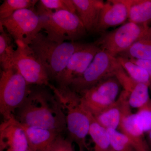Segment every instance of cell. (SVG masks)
<instances>
[{"label": "cell", "instance_id": "obj_1", "mask_svg": "<svg viewBox=\"0 0 151 151\" xmlns=\"http://www.w3.org/2000/svg\"><path fill=\"white\" fill-rule=\"evenodd\" d=\"M45 86L31 87L29 94L15 111L14 117L20 124L62 134L66 130L65 113L57 97Z\"/></svg>", "mask_w": 151, "mask_h": 151}, {"label": "cell", "instance_id": "obj_2", "mask_svg": "<svg viewBox=\"0 0 151 151\" xmlns=\"http://www.w3.org/2000/svg\"><path fill=\"white\" fill-rule=\"evenodd\" d=\"M49 88L59 100L64 111L68 139L78 148L89 150L86 138L89 134L92 113L84 106L80 95L69 87L58 88L51 84Z\"/></svg>", "mask_w": 151, "mask_h": 151}, {"label": "cell", "instance_id": "obj_3", "mask_svg": "<svg viewBox=\"0 0 151 151\" xmlns=\"http://www.w3.org/2000/svg\"><path fill=\"white\" fill-rule=\"evenodd\" d=\"M84 44L71 41L58 43L40 32L29 46L45 68L50 81H56L72 55Z\"/></svg>", "mask_w": 151, "mask_h": 151}, {"label": "cell", "instance_id": "obj_4", "mask_svg": "<svg viewBox=\"0 0 151 151\" xmlns=\"http://www.w3.org/2000/svg\"><path fill=\"white\" fill-rule=\"evenodd\" d=\"M42 28L51 40L62 43L76 42L87 34L83 23L76 13L62 10L39 16Z\"/></svg>", "mask_w": 151, "mask_h": 151}, {"label": "cell", "instance_id": "obj_5", "mask_svg": "<svg viewBox=\"0 0 151 151\" xmlns=\"http://www.w3.org/2000/svg\"><path fill=\"white\" fill-rule=\"evenodd\" d=\"M16 68L1 70L0 112L4 120L11 118L26 100L31 86Z\"/></svg>", "mask_w": 151, "mask_h": 151}, {"label": "cell", "instance_id": "obj_6", "mask_svg": "<svg viewBox=\"0 0 151 151\" xmlns=\"http://www.w3.org/2000/svg\"><path fill=\"white\" fill-rule=\"evenodd\" d=\"M151 38V27L129 22L112 31L103 34L94 42L100 49L116 57L139 41Z\"/></svg>", "mask_w": 151, "mask_h": 151}, {"label": "cell", "instance_id": "obj_7", "mask_svg": "<svg viewBox=\"0 0 151 151\" xmlns=\"http://www.w3.org/2000/svg\"><path fill=\"white\" fill-rule=\"evenodd\" d=\"M6 30L15 43L21 42L29 45L42 30L41 20L35 9H23L17 11L6 18L0 20Z\"/></svg>", "mask_w": 151, "mask_h": 151}, {"label": "cell", "instance_id": "obj_8", "mask_svg": "<svg viewBox=\"0 0 151 151\" xmlns=\"http://www.w3.org/2000/svg\"><path fill=\"white\" fill-rule=\"evenodd\" d=\"M116 60V57L100 49L87 69L72 81L69 88L79 94L105 78L114 76L113 71Z\"/></svg>", "mask_w": 151, "mask_h": 151}, {"label": "cell", "instance_id": "obj_9", "mask_svg": "<svg viewBox=\"0 0 151 151\" xmlns=\"http://www.w3.org/2000/svg\"><path fill=\"white\" fill-rule=\"evenodd\" d=\"M122 87L117 78L112 76L78 94L84 106L94 116L116 102Z\"/></svg>", "mask_w": 151, "mask_h": 151}, {"label": "cell", "instance_id": "obj_10", "mask_svg": "<svg viewBox=\"0 0 151 151\" xmlns=\"http://www.w3.org/2000/svg\"><path fill=\"white\" fill-rule=\"evenodd\" d=\"M15 44L14 66L29 85L49 87L51 84L45 68L31 48L21 42Z\"/></svg>", "mask_w": 151, "mask_h": 151}, {"label": "cell", "instance_id": "obj_11", "mask_svg": "<svg viewBox=\"0 0 151 151\" xmlns=\"http://www.w3.org/2000/svg\"><path fill=\"white\" fill-rule=\"evenodd\" d=\"M95 43H85L71 56L65 69L56 81L57 87H69L72 81L82 74L100 50Z\"/></svg>", "mask_w": 151, "mask_h": 151}, {"label": "cell", "instance_id": "obj_12", "mask_svg": "<svg viewBox=\"0 0 151 151\" xmlns=\"http://www.w3.org/2000/svg\"><path fill=\"white\" fill-rule=\"evenodd\" d=\"M113 74L127 93L128 102L131 108L138 109L150 100L149 86L145 84L137 82L131 78L117 60L115 63Z\"/></svg>", "mask_w": 151, "mask_h": 151}, {"label": "cell", "instance_id": "obj_13", "mask_svg": "<svg viewBox=\"0 0 151 151\" xmlns=\"http://www.w3.org/2000/svg\"><path fill=\"white\" fill-rule=\"evenodd\" d=\"M1 151H27L29 149L26 135L13 115L0 125Z\"/></svg>", "mask_w": 151, "mask_h": 151}, {"label": "cell", "instance_id": "obj_14", "mask_svg": "<svg viewBox=\"0 0 151 151\" xmlns=\"http://www.w3.org/2000/svg\"><path fill=\"white\" fill-rule=\"evenodd\" d=\"M128 19V8L124 0H108L101 10L95 32L103 33L109 28L122 24Z\"/></svg>", "mask_w": 151, "mask_h": 151}, {"label": "cell", "instance_id": "obj_15", "mask_svg": "<svg viewBox=\"0 0 151 151\" xmlns=\"http://www.w3.org/2000/svg\"><path fill=\"white\" fill-rule=\"evenodd\" d=\"M131 108L127 93L123 90L114 104L93 116L95 121L106 129L117 130L123 116L132 112Z\"/></svg>", "mask_w": 151, "mask_h": 151}, {"label": "cell", "instance_id": "obj_16", "mask_svg": "<svg viewBox=\"0 0 151 151\" xmlns=\"http://www.w3.org/2000/svg\"><path fill=\"white\" fill-rule=\"evenodd\" d=\"M77 15L87 32H95L105 2L102 0H72Z\"/></svg>", "mask_w": 151, "mask_h": 151}, {"label": "cell", "instance_id": "obj_17", "mask_svg": "<svg viewBox=\"0 0 151 151\" xmlns=\"http://www.w3.org/2000/svg\"><path fill=\"white\" fill-rule=\"evenodd\" d=\"M16 121L19 126L24 131L29 149L31 151H46L57 137L61 134L55 131L27 126Z\"/></svg>", "mask_w": 151, "mask_h": 151}, {"label": "cell", "instance_id": "obj_18", "mask_svg": "<svg viewBox=\"0 0 151 151\" xmlns=\"http://www.w3.org/2000/svg\"><path fill=\"white\" fill-rule=\"evenodd\" d=\"M118 130L126 135L137 151H150L147 143L145 133L139 127L135 113L132 112L122 117Z\"/></svg>", "mask_w": 151, "mask_h": 151}, {"label": "cell", "instance_id": "obj_19", "mask_svg": "<svg viewBox=\"0 0 151 151\" xmlns=\"http://www.w3.org/2000/svg\"><path fill=\"white\" fill-rule=\"evenodd\" d=\"M128 10V20L137 24L151 23V0H124Z\"/></svg>", "mask_w": 151, "mask_h": 151}, {"label": "cell", "instance_id": "obj_20", "mask_svg": "<svg viewBox=\"0 0 151 151\" xmlns=\"http://www.w3.org/2000/svg\"><path fill=\"white\" fill-rule=\"evenodd\" d=\"M13 38L0 24V63L1 70L14 67L13 61L16 49Z\"/></svg>", "mask_w": 151, "mask_h": 151}, {"label": "cell", "instance_id": "obj_21", "mask_svg": "<svg viewBox=\"0 0 151 151\" xmlns=\"http://www.w3.org/2000/svg\"><path fill=\"white\" fill-rule=\"evenodd\" d=\"M89 134L94 144V151H113L107 130L95 121L93 115Z\"/></svg>", "mask_w": 151, "mask_h": 151}, {"label": "cell", "instance_id": "obj_22", "mask_svg": "<svg viewBox=\"0 0 151 151\" xmlns=\"http://www.w3.org/2000/svg\"><path fill=\"white\" fill-rule=\"evenodd\" d=\"M116 58L119 64L131 78L139 83L145 84L150 87V76L145 68L134 63L130 59L125 57L119 55Z\"/></svg>", "mask_w": 151, "mask_h": 151}, {"label": "cell", "instance_id": "obj_23", "mask_svg": "<svg viewBox=\"0 0 151 151\" xmlns=\"http://www.w3.org/2000/svg\"><path fill=\"white\" fill-rule=\"evenodd\" d=\"M36 7L39 16L62 10L76 13L72 0H40Z\"/></svg>", "mask_w": 151, "mask_h": 151}, {"label": "cell", "instance_id": "obj_24", "mask_svg": "<svg viewBox=\"0 0 151 151\" xmlns=\"http://www.w3.org/2000/svg\"><path fill=\"white\" fill-rule=\"evenodd\" d=\"M119 55L129 59L151 60V38L137 42Z\"/></svg>", "mask_w": 151, "mask_h": 151}, {"label": "cell", "instance_id": "obj_25", "mask_svg": "<svg viewBox=\"0 0 151 151\" xmlns=\"http://www.w3.org/2000/svg\"><path fill=\"white\" fill-rule=\"evenodd\" d=\"M37 0H5L0 6V20L10 16L15 12L23 9H35Z\"/></svg>", "mask_w": 151, "mask_h": 151}, {"label": "cell", "instance_id": "obj_26", "mask_svg": "<svg viewBox=\"0 0 151 151\" xmlns=\"http://www.w3.org/2000/svg\"><path fill=\"white\" fill-rule=\"evenodd\" d=\"M113 151H137L126 135L118 130L107 129Z\"/></svg>", "mask_w": 151, "mask_h": 151}, {"label": "cell", "instance_id": "obj_27", "mask_svg": "<svg viewBox=\"0 0 151 151\" xmlns=\"http://www.w3.org/2000/svg\"><path fill=\"white\" fill-rule=\"evenodd\" d=\"M136 115L139 127L145 133L151 130V99L142 107L138 109Z\"/></svg>", "mask_w": 151, "mask_h": 151}, {"label": "cell", "instance_id": "obj_28", "mask_svg": "<svg viewBox=\"0 0 151 151\" xmlns=\"http://www.w3.org/2000/svg\"><path fill=\"white\" fill-rule=\"evenodd\" d=\"M130 60L134 63L144 68L147 71L150 76V89L151 91V60H142L132 59V58Z\"/></svg>", "mask_w": 151, "mask_h": 151}, {"label": "cell", "instance_id": "obj_29", "mask_svg": "<svg viewBox=\"0 0 151 151\" xmlns=\"http://www.w3.org/2000/svg\"><path fill=\"white\" fill-rule=\"evenodd\" d=\"M63 138L62 134L58 135L46 151H60Z\"/></svg>", "mask_w": 151, "mask_h": 151}, {"label": "cell", "instance_id": "obj_30", "mask_svg": "<svg viewBox=\"0 0 151 151\" xmlns=\"http://www.w3.org/2000/svg\"><path fill=\"white\" fill-rule=\"evenodd\" d=\"M60 151H74L73 146V142L68 139L63 137L61 143Z\"/></svg>", "mask_w": 151, "mask_h": 151}, {"label": "cell", "instance_id": "obj_31", "mask_svg": "<svg viewBox=\"0 0 151 151\" xmlns=\"http://www.w3.org/2000/svg\"><path fill=\"white\" fill-rule=\"evenodd\" d=\"M146 139L149 149L151 151V130L146 133Z\"/></svg>", "mask_w": 151, "mask_h": 151}, {"label": "cell", "instance_id": "obj_32", "mask_svg": "<svg viewBox=\"0 0 151 151\" xmlns=\"http://www.w3.org/2000/svg\"><path fill=\"white\" fill-rule=\"evenodd\" d=\"M85 151V150H84V149H79V151Z\"/></svg>", "mask_w": 151, "mask_h": 151}, {"label": "cell", "instance_id": "obj_33", "mask_svg": "<svg viewBox=\"0 0 151 151\" xmlns=\"http://www.w3.org/2000/svg\"><path fill=\"white\" fill-rule=\"evenodd\" d=\"M3 151H11L9 150H6Z\"/></svg>", "mask_w": 151, "mask_h": 151}, {"label": "cell", "instance_id": "obj_34", "mask_svg": "<svg viewBox=\"0 0 151 151\" xmlns=\"http://www.w3.org/2000/svg\"><path fill=\"white\" fill-rule=\"evenodd\" d=\"M27 151H31L29 149V150H28Z\"/></svg>", "mask_w": 151, "mask_h": 151}]
</instances>
